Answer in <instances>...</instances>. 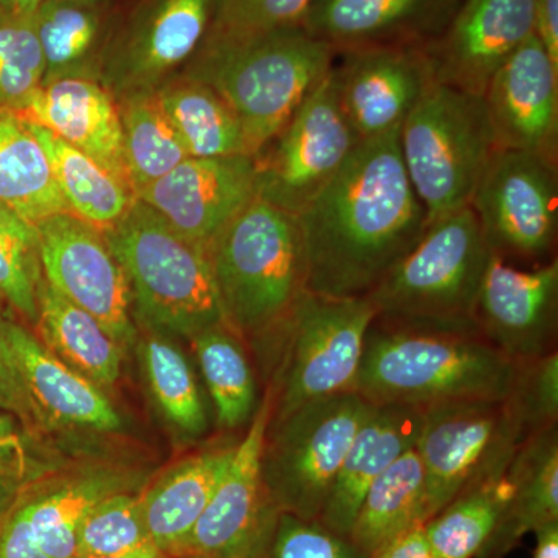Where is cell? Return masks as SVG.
I'll use <instances>...</instances> for the list:
<instances>
[{
    "label": "cell",
    "instance_id": "6da1fadb",
    "mask_svg": "<svg viewBox=\"0 0 558 558\" xmlns=\"http://www.w3.org/2000/svg\"><path fill=\"white\" fill-rule=\"evenodd\" d=\"M296 218L307 292L330 299L368 295L428 229L400 156L399 131L360 143Z\"/></svg>",
    "mask_w": 558,
    "mask_h": 558
},
{
    "label": "cell",
    "instance_id": "7a4b0ae2",
    "mask_svg": "<svg viewBox=\"0 0 558 558\" xmlns=\"http://www.w3.org/2000/svg\"><path fill=\"white\" fill-rule=\"evenodd\" d=\"M336 58L332 47L301 27L242 38L207 36L185 76L207 84L230 106L255 157L329 75Z\"/></svg>",
    "mask_w": 558,
    "mask_h": 558
},
{
    "label": "cell",
    "instance_id": "3957f363",
    "mask_svg": "<svg viewBox=\"0 0 558 558\" xmlns=\"http://www.w3.org/2000/svg\"><path fill=\"white\" fill-rule=\"evenodd\" d=\"M515 362L484 337L417 332L374 322L354 392L373 405L428 407L454 400H505Z\"/></svg>",
    "mask_w": 558,
    "mask_h": 558
},
{
    "label": "cell",
    "instance_id": "277c9868",
    "mask_svg": "<svg viewBox=\"0 0 558 558\" xmlns=\"http://www.w3.org/2000/svg\"><path fill=\"white\" fill-rule=\"evenodd\" d=\"M490 255L472 208L435 220L366 295L376 322L417 332L481 336L476 304Z\"/></svg>",
    "mask_w": 558,
    "mask_h": 558
},
{
    "label": "cell",
    "instance_id": "5b68a950",
    "mask_svg": "<svg viewBox=\"0 0 558 558\" xmlns=\"http://www.w3.org/2000/svg\"><path fill=\"white\" fill-rule=\"evenodd\" d=\"M227 326L238 336L277 330L306 292L299 218L255 197L208 250Z\"/></svg>",
    "mask_w": 558,
    "mask_h": 558
},
{
    "label": "cell",
    "instance_id": "8992f818",
    "mask_svg": "<svg viewBox=\"0 0 558 558\" xmlns=\"http://www.w3.org/2000/svg\"><path fill=\"white\" fill-rule=\"evenodd\" d=\"M143 318L194 337L227 325L208 252L191 244L142 201L102 231Z\"/></svg>",
    "mask_w": 558,
    "mask_h": 558
},
{
    "label": "cell",
    "instance_id": "52a82bcc",
    "mask_svg": "<svg viewBox=\"0 0 558 558\" xmlns=\"http://www.w3.org/2000/svg\"><path fill=\"white\" fill-rule=\"evenodd\" d=\"M399 148L428 226L469 207L498 150L483 97L438 83L403 121Z\"/></svg>",
    "mask_w": 558,
    "mask_h": 558
},
{
    "label": "cell",
    "instance_id": "ba28073f",
    "mask_svg": "<svg viewBox=\"0 0 558 558\" xmlns=\"http://www.w3.org/2000/svg\"><path fill=\"white\" fill-rule=\"evenodd\" d=\"M369 409L357 392H344L304 403L277 418L274 442L264 444L263 478L279 512L318 520Z\"/></svg>",
    "mask_w": 558,
    "mask_h": 558
},
{
    "label": "cell",
    "instance_id": "9c48e42d",
    "mask_svg": "<svg viewBox=\"0 0 558 558\" xmlns=\"http://www.w3.org/2000/svg\"><path fill=\"white\" fill-rule=\"evenodd\" d=\"M526 439L506 399L424 409L416 450L425 473V523L462 492L501 476Z\"/></svg>",
    "mask_w": 558,
    "mask_h": 558
},
{
    "label": "cell",
    "instance_id": "30bf717a",
    "mask_svg": "<svg viewBox=\"0 0 558 558\" xmlns=\"http://www.w3.org/2000/svg\"><path fill=\"white\" fill-rule=\"evenodd\" d=\"M377 312L368 296L330 299L304 292L278 326L288 336L277 418L293 410L354 392L366 336Z\"/></svg>",
    "mask_w": 558,
    "mask_h": 558
},
{
    "label": "cell",
    "instance_id": "8fae6325",
    "mask_svg": "<svg viewBox=\"0 0 558 558\" xmlns=\"http://www.w3.org/2000/svg\"><path fill=\"white\" fill-rule=\"evenodd\" d=\"M362 143L341 110L332 70L255 156L258 197L299 216Z\"/></svg>",
    "mask_w": 558,
    "mask_h": 558
},
{
    "label": "cell",
    "instance_id": "7c38bea8",
    "mask_svg": "<svg viewBox=\"0 0 558 558\" xmlns=\"http://www.w3.org/2000/svg\"><path fill=\"white\" fill-rule=\"evenodd\" d=\"M469 207L498 258L543 259L557 238V165L537 154L498 149Z\"/></svg>",
    "mask_w": 558,
    "mask_h": 558
},
{
    "label": "cell",
    "instance_id": "4fadbf2b",
    "mask_svg": "<svg viewBox=\"0 0 558 558\" xmlns=\"http://www.w3.org/2000/svg\"><path fill=\"white\" fill-rule=\"evenodd\" d=\"M271 414L274 398L269 391L178 557L259 558L269 545L281 513L263 478V451Z\"/></svg>",
    "mask_w": 558,
    "mask_h": 558
},
{
    "label": "cell",
    "instance_id": "5bb4252c",
    "mask_svg": "<svg viewBox=\"0 0 558 558\" xmlns=\"http://www.w3.org/2000/svg\"><path fill=\"white\" fill-rule=\"evenodd\" d=\"M43 278L70 303L100 322L121 348L135 337L131 289L105 233L72 213L35 223Z\"/></svg>",
    "mask_w": 558,
    "mask_h": 558
},
{
    "label": "cell",
    "instance_id": "9a60e30c",
    "mask_svg": "<svg viewBox=\"0 0 558 558\" xmlns=\"http://www.w3.org/2000/svg\"><path fill=\"white\" fill-rule=\"evenodd\" d=\"M255 197L256 161L244 154L186 157L137 194L180 236L205 252Z\"/></svg>",
    "mask_w": 558,
    "mask_h": 558
},
{
    "label": "cell",
    "instance_id": "2e32d148",
    "mask_svg": "<svg viewBox=\"0 0 558 558\" xmlns=\"http://www.w3.org/2000/svg\"><path fill=\"white\" fill-rule=\"evenodd\" d=\"M332 78L341 110L357 137L399 131L435 84L422 47H373L337 54Z\"/></svg>",
    "mask_w": 558,
    "mask_h": 558
},
{
    "label": "cell",
    "instance_id": "e0dca14e",
    "mask_svg": "<svg viewBox=\"0 0 558 558\" xmlns=\"http://www.w3.org/2000/svg\"><path fill=\"white\" fill-rule=\"evenodd\" d=\"M498 149L558 160V64L531 35L497 69L483 94Z\"/></svg>",
    "mask_w": 558,
    "mask_h": 558
},
{
    "label": "cell",
    "instance_id": "ac0fdd59",
    "mask_svg": "<svg viewBox=\"0 0 558 558\" xmlns=\"http://www.w3.org/2000/svg\"><path fill=\"white\" fill-rule=\"evenodd\" d=\"M557 319V260L520 270L492 253L476 304L481 336L512 362H523L556 351Z\"/></svg>",
    "mask_w": 558,
    "mask_h": 558
},
{
    "label": "cell",
    "instance_id": "d6986e66",
    "mask_svg": "<svg viewBox=\"0 0 558 558\" xmlns=\"http://www.w3.org/2000/svg\"><path fill=\"white\" fill-rule=\"evenodd\" d=\"M534 33V0H461L446 31L422 49L435 83L483 97L499 65Z\"/></svg>",
    "mask_w": 558,
    "mask_h": 558
},
{
    "label": "cell",
    "instance_id": "ffe728a7",
    "mask_svg": "<svg viewBox=\"0 0 558 558\" xmlns=\"http://www.w3.org/2000/svg\"><path fill=\"white\" fill-rule=\"evenodd\" d=\"M219 0H153L113 49L101 80L110 94L153 92L197 53Z\"/></svg>",
    "mask_w": 558,
    "mask_h": 558
},
{
    "label": "cell",
    "instance_id": "44dd1931",
    "mask_svg": "<svg viewBox=\"0 0 558 558\" xmlns=\"http://www.w3.org/2000/svg\"><path fill=\"white\" fill-rule=\"evenodd\" d=\"M461 0H314L300 27L336 53L424 47L446 31Z\"/></svg>",
    "mask_w": 558,
    "mask_h": 558
},
{
    "label": "cell",
    "instance_id": "7402d4cb",
    "mask_svg": "<svg viewBox=\"0 0 558 558\" xmlns=\"http://www.w3.org/2000/svg\"><path fill=\"white\" fill-rule=\"evenodd\" d=\"M16 113L57 135L131 185L124 165L119 102L100 81H53L40 87L31 102Z\"/></svg>",
    "mask_w": 558,
    "mask_h": 558
},
{
    "label": "cell",
    "instance_id": "603a6c76",
    "mask_svg": "<svg viewBox=\"0 0 558 558\" xmlns=\"http://www.w3.org/2000/svg\"><path fill=\"white\" fill-rule=\"evenodd\" d=\"M424 409L402 403H371L343 464L337 473L318 521L348 537L371 484L407 451L414 449Z\"/></svg>",
    "mask_w": 558,
    "mask_h": 558
},
{
    "label": "cell",
    "instance_id": "cb8c5ba5",
    "mask_svg": "<svg viewBox=\"0 0 558 558\" xmlns=\"http://www.w3.org/2000/svg\"><path fill=\"white\" fill-rule=\"evenodd\" d=\"M7 337L36 405L49 424L112 432L120 428L116 407L94 381L58 357L20 323L5 319Z\"/></svg>",
    "mask_w": 558,
    "mask_h": 558
},
{
    "label": "cell",
    "instance_id": "d4e9b609",
    "mask_svg": "<svg viewBox=\"0 0 558 558\" xmlns=\"http://www.w3.org/2000/svg\"><path fill=\"white\" fill-rule=\"evenodd\" d=\"M510 495L497 526L476 558H502L527 532L558 521V429L529 436L508 470Z\"/></svg>",
    "mask_w": 558,
    "mask_h": 558
},
{
    "label": "cell",
    "instance_id": "484cf974",
    "mask_svg": "<svg viewBox=\"0 0 558 558\" xmlns=\"http://www.w3.org/2000/svg\"><path fill=\"white\" fill-rule=\"evenodd\" d=\"M236 446L204 451L182 462L140 497L150 542L167 557H178L183 542L226 475Z\"/></svg>",
    "mask_w": 558,
    "mask_h": 558
},
{
    "label": "cell",
    "instance_id": "4316f807",
    "mask_svg": "<svg viewBox=\"0 0 558 558\" xmlns=\"http://www.w3.org/2000/svg\"><path fill=\"white\" fill-rule=\"evenodd\" d=\"M36 328L53 354L98 387H112L119 380L123 348L97 318L65 300L44 278Z\"/></svg>",
    "mask_w": 558,
    "mask_h": 558
},
{
    "label": "cell",
    "instance_id": "83f0119b",
    "mask_svg": "<svg viewBox=\"0 0 558 558\" xmlns=\"http://www.w3.org/2000/svg\"><path fill=\"white\" fill-rule=\"evenodd\" d=\"M0 204L33 226L69 211L32 124L0 106Z\"/></svg>",
    "mask_w": 558,
    "mask_h": 558
},
{
    "label": "cell",
    "instance_id": "f1b7e54d",
    "mask_svg": "<svg viewBox=\"0 0 558 558\" xmlns=\"http://www.w3.org/2000/svg\"><path fill=\"white\" fill-rule=\"evenodd\" d=\"M130 478L116 472H95L36 495H17L20 510L33 538L51 558H76L81 524L98 502L128 492Z\"/></svg>",
    "mask_w": 558,
    "mask_h": 558
},
{
    "label": "cell",
    "instance_id": "f546056e",
    "mask_svg": "<svg viewBox=\"0 0 558 558\" xmlns=\"http://www.w3.org/2000/svg\"><path fill=\"white\" fill-rule=\"evenodd\" d=\"M32 130L46 150L69 213L105 231L130 211L137 201L130 183L44 128L32 124Z\"/></svg>",
    "mask_w": 558,
    "mask_h": 558
},
{
    "label": "cell",
    "instance_id": "4dcf8cb0",
    "mask_svg": "<svg viewBox=\"0 0 558 558\" xmlns=\"http://www.w3.org/2000/svg\"><path fill=\"white\" fill-rule=\"evenodd\" d=\"M418 524H425V473L414 447L371 484L348 538L368 558Z\"/></svg>",
    "mask_w": 558,
    "mask_h": 558
},
{
    "label": "cell",
    "instance_id": "1f68e13d",
    "mask_svg": "<svg viewBox=\"0 0 558 558\" xmlns=\"http://www.w3.org/2000/svg\"><path fill=\"white\" fill-rule=\"evenodd\" d=\"M154 92L189 157L250 156L240 120L207 84L183 76Z\"/></svg>",
    "mask_w": 558,
    "mask_h": 558
},
{
    "label": "cell",
    "instance_id": "d6a6232c",
    "mask_svg": "<svg viewBox=\"0 0 558 558\" xmlns=\"http://www.w3.org/2000/svg\"><path fill=\"white\" fill-rule=\"evenodd\" d=\"M123 157L135 194L156 182L189 157L165 116L156 92L120 97Z\"/></svg>",
    "mask_w": 558,
    "mask_h": 558
},
{
    "label": "cell",
    "instance_id": "836d02e7",
    "mask_svg": "<svg viewBox=\"0 0 558 558\" xmlns=\"http://www.w3.org/2000/svg\"><path fill=\"white\" fill-rule=\"evenodd\" d=\"M33 24L46 61L43 86L62 78L98 80L94 51L100 38V16L95 7L44 0Z\"/></svg>",
    "mask_w": 558,
    "mask_h": 558
},
{
    "label": "cell",
    "instance_id": "e575fe53",
    "mask_svg": "<svg viewBox=\"0 0 558 558\" xmlns=\"http://www.w3.org/2000/svg\"><path fill=\"white\" fill-rule=\"evenodd\" d=\"M506 472L458 495L425 523L433 558H475L497 526L508 505Z\"/></svg>",
    "mask_w": 558,
    "mask_h": 558
},
{
    "label": "cell",
    "instance_id": "d590c367",
    "mask_svg": "<svg viewBox=\"0 0 558 558\" xmlns=\"http://www.w3.org/2000/svg\"><path fill=\"white\" fill-rule=\"evenodd\" d=\"M202 376L216 407L219 425L238 428L253 417L256 385L238 333L215 326L193 339Z\"/></svg>",
    "mask_w": 558,
    "mask_h": 558
},
{
    "label": "cell",
    "instance_id": "8d00e7d4",
    "mask_svg": "<svg viewBox=\"0 0 558 558\" xmlns=\"http://www.w3.org/2000/svg\"><path fill=\"white\" fill-rule=\"evenodd\" d=\"M143 362L154 398L172 424L190 435L204 433L207 411L185 355L171 341L149 337Z\"/></svg>",
    "mask_w": 558,
    "mask_h": 558
},
{
    "label": "cell",
    "instance_id": "74e56055",
    "mask_svg": "<svg viewBox=\"0 0 558 558\" xmlns=\"http://www.w3.org/2000/svg\"><path fill=\"white\" fill-rule=\"evenodd\" d=\"M40 281L36 227L0 204V301L35 326Z\"/></svg>",
    "mask_w": 558,
    "mask_h": 558
},
{
    "label": "cell",
    "instance_id": "f35d334b",
    "mask_svg": "<svg viewBox=\"0 0 558 558\" xmlns=\"http://www.w3.org/2000/svg\"><path fill=\"white\" fill-rule=\"evenodd\" d=\"M46 61L33 17L0 10V106L20 112L43 87Z\"/></svg>",
    "mask_w": 558,
    "mask_h": 558
},
{
    "label": "cell",
    "instance_id": "ab89813d",
    "mask_svg": "<svg viewBox=\"0 0 558 558\" xmlns=\"http://www.w3.org/2000/svg\"><path fill=\"white\" fill-rule=\"evenodd\" d=\"M153 545L142 501L130 492L102 499L87 513L78 532L76 558L121 556Z\"/></svg>",
    "mask_w": 558,
    "mask_h": 558
},
{
    "label": "cell",
    "instance_id": "60d3db41",
    "mask_svg": "<svg viewBox=\"0 0 558 558\" xmlns=\"http://www.w3.org/2000/svg\"><path fill=\"white\" fill-rule=\"evenodd\" d=\"M526 438L556 427L558 422V354L515 362L512 385L506 398Z\"/></svg>",
    "mask_w": 558,
    "mask_h": 558
},
{
    "label": "cell",
    "instance_id": "b9f144b4",
    "mask_svg": "<svg viewBox=\"0 0 558 558\" xmlns=\"http://www.w3.org/2000/svg\"><path fill=\"white\" fill-rule=\"evenodd\" d=\"M314 0H219L209 38H242L300 27Z\"/></svg>",
    "mask_w": 558,
    "mask_h": 558
},
{
    "label": "cell",
    "instance_id": "7bdbcfd3",
    "mask_svg": "<svg viewBox=\"0 0 558 558\" xmlns=\"http://www.w3.org/2000/svg\"><path fill=\"white\" fill-rule=\"evenodd\" d=\"M269 558H366L351 539L318 520L279 513L269 542Z\"/></svg>",
    "mask_w": 558,
    "mask_h": 558
},
{
    "label": "cell",
    "instance_id": "ee69618b",
    "mask_svg": "<svg viewBox=\"0 0 558 558\" xmlns=\"http://www.w3.org/2000/svg\"><path fill=\"white\" fill-rule=\"evenodd\" d=\"M5 317L0 314V411L11 414L27 429L49 427V421L36 405L7 337Z\"/></svg>",
    "mask_w": 558,
    "mask_h": 558
},
{
    "label": "cell",
    "instance_id": "f6af8a7d",
    "mask_svg": "<svg viewBox=\"0 0 558 558\" xmlns=\"http://www.w3.org/2000/svg\"><path fill=\"white\" fill-rule=\"evenodd\" d=\"M0 558H51L33 538L24 517L14 505L0 519Z\"/></svg>",
    "mask_w": 558,
    "mask_h": 558
},
{
    "label": "cell",
    "instance_id": "bcb514c9",
    "mask_svg": "<svg viewBox=\"0 0 558 558\" xmlns=\"http://www.w3.org/2000/svg\"><path fill=\"white\" fill-rule=\"evenodd\" d=\"M16 417L0 411V470L20 480L27 464L24 438Z\"/></svg>",
    "mask_w": 558,
    "mask_h": 558
},
{
    "label": "cell",
    "instance_id": "7dc6e473",
    "mask_svg": "<svg viewBox=\"0 0 558 558\" xmlns=\"http://www.w3.org/2000/svg\"><path fill=\"white\" fill-rule=\"evenodd\" d=\"M368 558H433L425 524H418L389 539Z\"/></svg>",
    "mask_w": 558,
    "mask_h": 558
},
{
    "label": "cell",
    "instance_id": "c3c4849f",
    "mask_svg": "<svg viewBox=\"0 0 558 558\" xmlns=\"http://www.w3.org/2000/svg\"><path fill=\"white\" fill-rule=\"evenodd\" d=\"M535 35L558 64V0H534Z\"/></svg>",
    "mask_w": 558,
    "mask_h": 558
},
{
    "label": "cell",
    "instance_id": "681fc988",
    "mask_svg": "<svg viewBox=\"0 0 558 558\" xmlns=\"http://www.w3.org/2000/svg\"><path fill=\"white\" fill-rule=\"evenodd\" d=\"M535 535L534 558H558V521L538 527Z\"/></svg>",
    "mask_w": 558,
    "mask_h": 558
},
{
    "label": "cell",
    "instance_id": "f907efd6",
    "mask_svg": "<svg viewBox=\"0 0 558 558\" xmlns=\"http://www.w3.org/2000/svg\"><path fill=\"white\" fill-rule=\"evenodd\" d=\"M20 495L17 480L0 470V519L11 509Z\"/></svg>",
    "mask_w": 558,
    "mask_h": 558
},
{
    "label": "cell",
    "instance_id": "816d5d0a",
    "mask_svg": "<svg viewBox=\"0 0 558 558\" xmlns=\"http://www.w3.org/2000/svg\"><path fill=\"white\" fill-rule=\"evenodd\" d=\"M44 0H2V9L22 17H33Z\"/></svg>",
    "mask_w": 558,
    "mask_h": 558
},
{
    "label": "cell",
    "instance_id": "f5cc1de1",
    "mask_svg": "<svg viewBox=\"0 0 558 558\" xmlns=\"http://www.w3.org/2000/svg\"><path fill=\"white\" fill-rule=\"evenodd\" d=\"M84 558H167L163 553L154 545L145 546V548L132 550V553L121 554V556L108 557H84Z\"/></svg>",
    "mask_w": 558,
    "mask_h": 558
},
{
    "label": "cell",
    "instance_id": "db71d44e",
    "mask_svg": "<svg viewBox=\"0 0 558 558\" xmlns=\"http://www.w3.org/2000/svg\"><path fill=\"white\" fill-rule=\"evenodd\" d=\"M65 2L81 3V5L97 7L101 0H65Z\"/></svg>",
    "mask_w": 558,
    "mask_h": 558
},
{
    "label": "cell",
    "instance_id": "11a10c76",
    "mask_svg": "<svg viewBox=\"0 0 558 558\" xmlns=\"http://www.w3.org/2000/svg\"><path fill=\"white\" fill-rule=\"evenodd\" d=\"M0 10H3V9H2V0H0Z\"/></svg>",
    "mask_w": 558,
    "mask_h": 558
}]
</instances>
